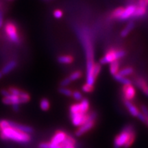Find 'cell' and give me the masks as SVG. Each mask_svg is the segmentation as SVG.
<instances>
[{
    "instance_id": "obj_1",
    "label": "cell",
    "mask_w": 148,
    "mask_h": 148,
    "mask_svg": "<svg viewBox=\"0 0 148 148\" xmlns=\"http://www.w3.org/2000/svg\"><path fill=\"white\" fill-rule=\"evenodd\" d=\"M0 138L2 140H13L19 143H27L31 140V136L29 134L11 127H8L0 131Z\"/></svg>"
},
{
    "instance_id": "obj_2",
    "label": "cell",
    "mask_w": 148,
    "mask_h": 148,
    "mask_svg": "<svg viewBox=\"0 0 148 148\" xmlns=\"http://www.w3.org/2000/svg\"><path fill=\"white\" fill-rule=\"evenodd\" d=\"M135 132L134 127L132 125H127L115 136L114 139V148L123 147L125 144L133 133Z\"/></svg>"
},
{
    "instance_id": "obj_3",
    "label": "cell",
    "mask_w": 148,
    "mask_h": 148,
    "mask_svg": "<svg viewBox=\"0 0 148 148\" xmlns=\"http://www.w3.org/2000/svg\"><path fill=\"white\" fill-rule=\"evenodd\" d=\"M88 116H89L88 121H86L84 124L80 125V126H79L77 130L75 131V136H82L85 133L88 132L94 127L97 116V113L95 112H91L88 113Z\"/></svg>"
},
{
    "instance_id": "obj_4",
    "label": "cell",
    "mask_w": 148,
    "mask_h": 148,
    "mask_svg": "<svg viewBox=\"0 0 148 148\" xmlns=\"http://www.w3.org/2000/svg\"><path fill=\"white\" fill-rule=\"evenodd\" d=\"M125 54L123 50H115V49H110L107 51L106 55L101 59L100 63L102 64H108L118 60L119 59L123 58Z\"/></svg>"
},
{
    "instance_id": "obj_5",
    "label": "cell",
    "mask_w": 148,
    "mask_h": 148,
    "mask_svg": "<svg viewBox=\"0 0 148 148\" xmlns=\"http://www.w3.org/2000/svg\"><path fill=\"white\" fill-rule=\"evenodd\" d=\"M5 32L7 36L12 42L18 44L20 42V38L18 34L17 27L12 22H7L5 25Z\"/></svg>"
},
{
    "instance_id": "obj_6",
    "label": "cell",
    "mask_w": 148,
    "mask_h": 148,
    "mask_svg": "<svg viewBox=\"0 0 148 148\" xmlns=\"http://www.w3.org/2000/svg\"><path fill=\"white\" fill-rule=\"evenodd\" d=\"M122 92L125 100L131 101L136 96V89L132 84L123 85L122 88Z\"/></svg>"
},
{
    "instance_id": "obj_7",
    "label": "cell",
    "mask_w": 148,
    "mask_h": 148,
    "mask_svg": "<svg viewBox=\"0 0 148 148\" xmlns=\"http://www.w3.org/2000/svg\"><path fill=\"white\" fill-rule=\"evenodd\" d=\"M66 136H67V134L65 132L62 130H58L53 134L50 140V143L53 145H60L65 140Z\"/></svg>"
},
{
    "instance_id": "obj_8",
    "label": "cell",
    "mask_w": 148,
    "mask_h": 148,
    "mask_svg": "<svg viewBox=\"0 0 148 148\" xmlns=\"http://www.w3.org/2000/svg\"><path fill=\"white\" fill-rule=\"evenodd\" d=\"M9 123V127H13L14 129L18 130L21 131V132L27 133V134H31L33 132L34 130L32 127L29 126L27 125H23L21 123H16V122L12 121H8Z\"/></svg>"
},
{
    "instance_id": "obj_9",
    "label": "cell",
    "mask_w": 148,
    "mask_h": 148,
    "mask_svg": "<svg viewBox=\"0 0 148 148\" xmlns=\"http://www.w3.org/2000/svg\"><path fill=\"white\" fill-rule=\"evenodd\" d=\"M2 102L5 105H18L20 103H24L23 99L18 96L10 94L7 97H3L2 99Z\"/></svg>"
},
{
    "instance_id": "obj_10",
    "label": "cell",
    "mask_w": 148,
    "mask_h": 148,
    "mask_svg": "<svg viewBox=\"0 0 148 148\" xmlns=\"http://www.w3.org/2000/svg\"><path fill=\"white\" fill-rule=\"evenodd\" d=\"M124 105L126 107V108L128 110V112H130V114L133 116H136L137 117L138 113H139V110L138 109L136 108V106H135L134 104L131 102L130 101L128 100H124Z\"/></svg>"
},
{
    "instance_id": "obj_11",
    "label": "cell",
    "mask_w": 148,
    "mask_h": 148,
    "mask_svg": "<svg viewBox=\"0 0 148 148\" xmlns=\"http://www.w3.org/2000/svg\"><path fill=\"white\" fill-rule=\"evenodd\" d=\"M136 5H130L127 7L126 8L124 9L123 10V14L120 18V19L121 20H126L127 18H130L131 16H132L133 14H134L135 9H136Z\"/></svg>"
},
{
    "instance_id": "obj_12",
    "label": "cell",
    "mask_w": 148,
    "mask_h": 148,
    "mask_svg": "<svg viewBox=\"0 0 148 148\" xmlns=\"http://www.w3.org/2000/svg\"><path fill=\"white\" fill-rule=\"evenodd\" d=\"M75 145H76V142H75V138L69 135H67L65 140L61 144L60 146L62 148H75Z\"/></svg>"
},
{
    "instance_id": "obj_13",
    "label": "cell",
    "mask_w": 148,
    "mask_h": 148,
    "mask_svg": "<svg viewBox=\"0 0 148 148\" xmlns=\"http://www.w3.org/2000/svg\"><path fill=\"white\" fill-rule=\"evenodd\" d=\"M16 65H17V62L15 60L10 61V62H8V63L3 66L1 72L2 73L3 75H6V74L10 73L12 70L15 69Z\"/></svg>"
},
{
    "instance_id": "obj_14",
    "label": "cell",
    "mask_w": 148,
    "mask_h": 148,
    "mask_svg": "<svg viewBox=\"0 0 148 148\" xmlns=\"http://www.w3.org/2000/svg\"><path fill=\"white\" fill-rule=\"evenodd\" d=\"M80 112L82 114L88 113V111L89 110V101L87 99H82L79 103Z\"/></svg>"
},
{
    "instance_id": "obj_15",
    "label": "cell",
    "mask_w": 148,
    "mask_h": 148,
    "mask_svg": "<svg viewBox=\"0 0 148 148\" xmlns=\"http://www.w3.org/2000/svg\"><path fill=\"white\" fill-rule=\"evenodd\" d=\"M146 12H147V8L138 5V7H136L132 16L133 17H140V16L145 15Z\"/></svg>"
},
{
    "instance_id": "obj_16",
    "label": "cell",
    "mask_w": 148,
    "mask_h": 148,
    "mask_svg": "<svg viewBox=\"0 0 148 148\" xmlns=\"http://www.w3.org/2000/svg\"><path fill=\"white\" fill-rule=\"evenodd\" d=\"M134 23L132 21L129 22L127 24L126 26L125 27V28L121 31V36L122 37H125L127 35L129 34V33L134 29Z\"/></svg>"
},
{
    "instance_id": "obj_17",
    "label": "cell",
    "mask_w": 148,
    "mask_h": 148,
    "mask_svg": "<svg viewBox=\"0 0 148 148\" xmlns=\"http://www.w3.org/2000/svg\"><path fill=\"white\" fill-rule=\"evenodd\" d=\"M119 69V62L118 60H115L111 62L110 65V72L112 75L118 73Z\"/></svg>"
},
{
    "instance_id": "obj_18",
    "label": "cell",
    "mask_w": 148,
    "mask_h": 148,
    "mask_svg": "<svg viewBox=\"0 0 148 148\" xmlns=\"http://www.w3.org/2000/svg\"><path fill=\"white\" fill-rule=\"evenodd\" d=\"M113 77L114 79H116V81H118V82L121 83V84H123V85L131 84V81L129 79H127V77H125L121 76V75H120L119 73H116L115 75H114Z\"/></svg>"
},
{
    "instance_id": "obj_19",
    "label": "cell",
    "mask_w": 148,
    "mask_h": 148,
    "mask_svg": "<svg viewBox=\"0 0 148 148\" xmlns=\"http://www.w3.org/2000/svg\"><path fill=\"white\" fill-rule=\"evenodd\" d=\"M58 61L61 64H70L73 61V58L70 56H61L58 58Z\"/></svg>"
},
{
    "instance_id": "obj_20",
    "label": "cell",
    "mask_w": 148,
    "mask_h": 148,
    "mask_svg": "<svg viewBox=\"0 0 148 148\" xmlns=\"http://www.w3.org/2000/svg\"><path fill=\"white\" fill-rule=\"evenodd\" d=\"M40 108L43 111H47L50 108V103L47 98H42L40 101Z\"/></svg>"
},
{
    "instance_id": "obj_21",
    "label": "cell",
    "mask_w": 148,
    "mask_h": 148,
    "mask_svg": "<svg viewBox=\"0 0 148 148\" xmlns=\"http://www.w3.org/2000/svg\"><path fill=\"white\" fill-rule=\"evenodd\" d=\"M124 8H117L115 10L112 11V12L111 13V17L113 18H120L123 14Z\"/></svg>"
},
{
    "instance_id": "obj_22",
    "label": "cell",
    "mask_w": 148,
    "mask_h": 148,
    "mask_svg": "<svg viewBox=\"0 0 148 148\" xmlns=\"http://www.w3.org/2000/svg\"><path fill=\"white\" fill-rule=\"evenodd\" d=\"M134 70H133L132 68L131 67H126L124 68V69L120 70V71L118 72V73L120 75L123 77H126L128 76V75H130L131 74L133 73Z\"/></svg>"
},
{
    "instance_id": "obj_23",
    "label": "cell",
    "mask_w": 148,
    "mask_h": 148,
    "mask_svg": "<svg viewBox=\"0 0 148 148\" xmlns=\"http://www.w3.org/2000/svg\"><path fill=\"white\" fill-rule=\"evenodd\" d=\"M134 82L136 86H137L139 88H140L141 90H143L146 86H147V82H146L143 79L140 78V77H138V78L135 79Z\"/></svg>"
},
{
    "instance_id": "obj_24",
    "label": "cell",
    "mask_w": 148,
    "mask_h": 148,
    "mask_svg": "<svg viewBox=\"0 0 148 148\" xmlns=\"http://www.w3.org/2000/svg\"><path fill=\"white\" fill-rule=\"evenodd\" d=\"M8 91L10 92V93L12 94V95L18 96V97H21L22 94L24 92L23 90H20L18 89V88H15V87H10L8 88Z\"/></svg>"
},
{
    "instance_id": "obj_25",
    "label": "cell",
    "mask_w": 148,
    "mask_h": 148,
    "mask_svg": "<svg viewBox=\"0 0 148 148\" xmlns=\"http://www.w3.org/2000/svg\"><path fill=\"white\" fill-rule=\"evenodd\" d=\"M82 72L79 71H75L73 72V73H72L71 75L69 76V79L71 80V82H73V81H75V80H77V79H78L80 78L81 77H82Z\"/></svg>"
},
{
    "instance_id": "obj_26",
    "label": "cell",
    "mask_w": 148,
    "mask_h": 148,
    "mask_svg": "<svg viewBox=\"0 0 148 148\" xmlns=\"http://www.w3.org/2000/svg\"><path fill=\"white\" fill-rule=\"evenodd\" d=\"M136 132L133 133V134L131 135L130 137L128 139V140L127 141V143L125 144V145L123 146V148H130L131 146L132 145V144L134 143L135 139H136Z\"/></svg>"
},
{
    "instance_id": "obj_27",
    "label": "cell",
    "mask_w": 148,
    "mask_h": 148,
    "mask_svg": "<svg viewBox=\"0 0 148 148\" xmlns=\"http://www.w3.org/2000/svg\"><path fill=\"white\" fill-rule=\"evenodd\" d=\"M59 92L60 94L65 95L66 97H71L72 93H73V91L65 87H61L59 88Z\"/></svg>"
},
{
    "instance_id": "obj_28",
    "label": "cell",
    "mask_w": 148,
    "mask_h": 148,
    "mask_svg": "<svg viewBox=\"0 0 148 148\" xmlns=\"http://www.w3.org/2000/svg\"><path fill=\"white\" fill-rule=\"evenodd\" d=\"M40 148H62L60 145H56L51 144L50 142H46V143H41L39 144Z\"/></svg>"
},
{
    "instance_id": "obj_29",
    "label": "cell",
    "mask_w": 148,
    "mask_h": 148,
    "mask_svg": "<svg viewBox=\"0 0 148 148\" xmlns=\"http://www.w3.org/2000/svg\"><path fill=\"white\" fill-rule=\"evenodd\" d=\"M82 90L83 92H92V90H94V87L92 85H90V84H88L86 83V84H85L83 85L82 86Z\"/></svg>"
},
{
    "instance_id": "obj_30",
    "label": "cell",
    "mask_w": 148,
    "mask_h": 148,
    "mask_svg": "<svg viewBox=\"0 0 148 148\" xmlns=\"http://www.w3.org/2000/svg\"><path fill=\"white\" fill-rule=\"evenodd\" d=\"M101 71V65L99 64H95L93 68V75L95 79H97L98 75Z\"/></svg>"
},
{
    "instance_id": "obj_31",
    "label": "cell",
    "mask_w": 148,
    "mask_h": 148,
    "mask_svg": "<svg viewBox=\"0 0 148 148\" xmlns=\"http://www.w3.org/2000/svg\"><path fill=\"white\" fill-rule=\"evenodd\" d=\"M72 97L74 98V99L77 101H81L83 99L82 95L79 91H77V90H75V91H73V93H72Z\"/></svg>"
},
{
    "instance_id": "obj_32",
    "label": "cell",
    "mask_w": 148,
    "mask_h": 148,
    "mask_svg": "<svg viewBox=\"0 0 148 148\" xmlns=\"http://www.w3.org/2000/svg\"><path fill=\"white\" fill-rule=\"evenodd\" d=\"M9 127L8 120H5V119L0 120V127H1V130L4 128H6V127Z\"/></svg>"
},
{
    "instance_id": "obj_33",
    "label": "cell",
    "mask_w": 148,
    "mask_h": 148,
    "mask_svg": "<svg viewBox=\"0 0 148 148\" xmlns=\"http://www.w3.org/2000/svg\"><path fill=\"white\" fill-rule=\"evenodd\" d=\"M71 82V80L69 79V77H66V78H64L61 81L60 84L61 87H66V86H68V85L70 84V83Z\"/></svg>"
},
{
    "instance_id": "obj_34",
    "label": "cell",
    "mask_w": 148,
    "mask_h": 148,
    "mask_svg": "<svg viewBox=\"0 0 148 148\" xmlns=\"http://www.w3.org/2000/svg\"><path fill=\"white\" fill-rule=\"evenodd\" d=\"M62 14H63V12L61 10H56L53 12V16L56 18H60L62 16Z\"/></svg>"
},
{
    "instance_id": "obj_35",
    "label": "cell",
    "mask_w": 148,
    "mask_h": 148,
    "mask_svg": "<svg viewBox=\"0 0 148 148\" xmlns=\"http://www.w3.org/2000/svg\"><path fill=\"white\" fill-rule=\"evenodd\" d=\"M147 5H148L147 0H138V5H139V6L145 7V8H147Z\"/></svg>"
},
{
    "instance_id": "obj_36",
    "label": "cell",
    "mask_w": 148,
    "mask_h": 148,
    "mask_svg": "<svg viewBox=\"0 0 148 148\" xmlns=\"http://www.w3.org/2000/svg\"><path fill=\"white\" fill-rule=\"evenodd\" d=\"M140 109H141L142 113H143L144 115H145V117H148V109L145 106H141L140 107Z\"/></svg>"
},
{
    "instance_id": "obj_37",
    "label": "cell",
    "mask_w": 148,
    "mask_h": 148,
    "mask_svg": "<svg viewBox=\"0 0 148 148\" xmlns=\"http://www.w3.org/2000/svg\"><path fill=\"white\" fill-rule=\"evenodd\" d=\"M137 117H138V119H139L142 122H143V123H145V122L146 117L145 116V115H144V114H143V113H142V112H139V113H138Z\"/></svg>"
},
{
    "instance_id": "obj_38",
    "label": "cell",
    "mask_w": 148,
    "mask_h": 148,
    "mask_svg": "<svg viewBox=\"0 0 148 148\" xmlns=\"http://www.w3.org/2000/svg\"><path fill=\"white\" fill-rule=\"evenodd\" d=\"M0 93L1 94V95H3V97H7L10 95V92L8 91V90H5V89H1L0 90Z\"/></svg>"
},
{
    "instance_id": "obj_39",
    "label": "cell",
    "mask_w": 148,
    "mask_h": 148,
    "mask_svg": "<svg viewBox=\"0 0 148 148\" xmlns=\"http://www.w3.org/2000/svg\"><path fill=\"white\" fill-rule=\"evenodd\" d=\"M3 14L2 11L0 10V28L3 26Z\"/></svg>"
},
{
    "instance_id": "obj_40",
    "label": "cell",
    "mask_w": 148,
    "mask_h": 148,
    "mask_svg": "<svg viewBox=\"0 0 148 148\" xmlns=\"http://www.w3.org/2000/svg\"><path fill=\"white\" fill-rule=\"evenodd\" d=\"M12 108H13V110L15 111V112H18V110H19V108H18V105H16V104L12 105Z\"/></svg>"
},
{
    "instance_id": "obj_41",
    "label": "cell",
    "mask_w": 148,
    "mask_h": 148,
    "mask_svg": "<svg viewBox=\"0 0 148 148\" xmlns=\"http://www.w3.org/2000/svg\"><path fill=\"white\" fill-rule=\"evenodd\" d=\"M142 90H143V91L144 92V93H145V95H147L148 96V85H147V86H146Z\"/></svg>"
},
{
    "instance_id": "obj_42",
    "label": "cell",
    "mask_w": 148,
    "mask_h": 148,
    "mask_svg": "<svg viewBox=\"0 0 148 148\" xmlns=\"http://www.w3.org/2000/svg\"><path fill=\"white\" fill-rule=\"evenodd\" d=\"M145 123H146V124L148 125V117H146V120H145Z\"/></svg>"
},
{
    "instance_id": "obj_43",
    "label": "cell",
    "mask_w": 148,
    "mask_h": 148,
    "mask_svg": "<svg viewBox=\"0 0 148 148\" xmlns=\"http://www.w3.org/2000/svg\"><path fill=\"white\" fill-rule=\"evenodd\" d=\"M2 76H3V74L1 72V71H0V79H1V77H2Z\"/></svg>"
},
{
    "instance_id": "obj_44",
    "label": "cell",
    "mask_w": 148,
    "mask_h": 148,
    "mask_svg": "<svg viewBox=\"0 0 148 148\" xmlns=\"http://www.w3.org/2000/svg\"><path fill=\"white\" fill-rule=\"evenodd\" d=\"M0 131H1V127H0Z\"/></svg>"
},
{
    "instance_id": "obj_45",
    "label": "cell",
    "mask_w": 148,
    "mask_h": 148,
    "mask_svg": "<svg viewBox=\"0 0 148 148\" xmlns=\"http://www.w3.org/2000/svg\"><path fill=\"white\" fill-rule=\"evenodd\" d=\"M147 2H148V0H147Z\"/></svg>"
}]
</instances>
